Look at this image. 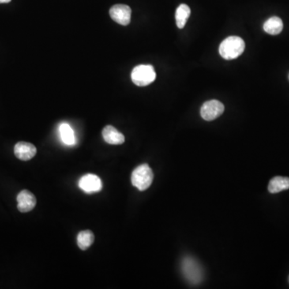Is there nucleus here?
I'll return each mask as SVG.
<instances>
[{"label":"nucleus","mask_w":289,"mask_h":289,"mask_svg":"<svg viewBox=\"0 0 289 289\" xmlns=\"http://www.w3.org/2000/svg\"><path fill=\"white\" fill-rule=\"evenodd\" d=\"M182 275L190 284L197 285L203 281L204 277L203 268L200 262L191 256H186L181 262Z\"/></svg>","instance_id":"1"},{"label":"nucleus","mask_w":289,"mask_h":289,"mask_svg":"<svg viewBox=\"0 0 289 289\" xmlns=\"http://www.w3.org/2000/svg\"><path fill=\"white\" fill-rule=\"evenodd\" d=\"M245 43L242 38L230 36L225 39L219 46V54L225 60H234L245 52Z\"/></svg>","instance_id":"2"},{"label":"nucleus","mask_w":289,"mask_h":289,"mask_svg":"<svg viewBox=\"0 0 289 289\" xmlns=\"http://www.w3.org/2000/svg\"><path fill=\"white\" fill-rule=\"evenodd\" d=\"M154 180V173L147 164H141L133 170L131 175L133 186L143 191L151 186Z\"/></svg>","instance_id":"3"},{"label":"nucleus","mask_w":289,"mask_h":289,"mask_svg":"<svg viewBox=\"0 0 289 289\" xmlns=\"http://www.w3.org/2000/svg\"><path fill=\"white\" fill-rule=\"evenodd\" d=\"M131 78L137 86H147L155 81L156 72L152 65H138L132 71Z\"/></svg>","instance_id":"4"},{"label":"nucleus","mask_w":289,"mask_h":289,"mask_svg":"<svg viewBox=\"0 0 289 289\" xmlns=\"http://www.w3.org/2000/svg\"><path fill=\"white\" fill-rule=\"evenodd\" d=\"M224 112V106L222 102L217 100H211L203 104L201 108L202 117L205 121H213L217 117L223 114Z\"/></svg>","instance_id":"5"},{"label":"nucleus","mask_w":289,"mask_h":289,"mask_svg":"<svg viewBox=\"0 0 289 289\" xmlns=\"http://www.w3.org/2000/svg\"><path fill=\"white\" fill-rule=\"evenodd\" d=\"M131 8L124 4H117L112 7L110 10V17L112 20L121 25L127 26L130 23Z\"/></svg>","instance_id":"6"},{"label":"nucleus","mask_w":289,"mask_h":289,"mask_svg":"<svg viewBox=\"0 0 289 289\" xmlns=\"http://www.w3.org/2000/svg\"><path fill=\"white\" fill-rule=\"evenodd\" d=\"M80 189L88 194L99 192L102 189V182L101 178L95 174H88L83 176L79 181Z\"/></svg>","instance_id":"7"},{"label":"nucleus","mask_w":289,"mask_h":289,"mask_svg":"<svg viewBox=\"0 0 289 289\" xmlns=\"http://www.w3.org/2000/svg\"><path fill=\"white\" fill-rule=\"evenodd\" d=\"M18 210L26 213L32 211L36 205V199L28 189H23L17 196Z\"/></svg>","instance_id":"8"},{"label":"nucleus","mask_w":289,"mask_h":289,"mask_svg":"<svg viewBox=\"0 0 289 289\" xmlns=\"http://www.w3.org/2000/svg\"><path fill=\"white\" fill-rule=\"evenodd\" d=\"M14 152L17 159L22 161H28L35 157L37 150L31 143L20 141L15 146Z\"/></svg>","instance_id":"9"},{"label":"nucleus","mask_w":289,"mask_h":289,"mask_svg":"<svg viewBox=\"0 0 289 289\" xmlns=\"http://www.w3.org/2000/svg\"><path fill=\"white\" fill-rule=\"evenodd\" d=\"M102 136L108 144H121L125 142V136L112 125H106L104 128Z\"/></svg>","instance_id":"10"},{"label":"nucleus","mask_w":289,"mask_h":289,"mask_svg":"<svg viewBox=\"0 0 289 289\" xmlns=\"http://www.w3.org/2000/svg\"><path fill=\"white\" fill-rule=\"evenodd\" d=\"M289 189V178L276 176L274 177L268 184V191L272 194L279 193V192Z\"/></svg>","instance_id":"11"},{"label":"nucleus","mask_w":289,"mask_h":289,"mask_svg":"<svg viewBox=\"0 0 289 289\" xmlns=\"http://www.w3.org/2000/svg\"><path fill=\"white\" fill-rule=\"evenodd\" d=\"M283 28V21L277 16L269 18L264 24V30L269 35H278L281 32Z\"/></svg>","instance_id":"12"},{"label":"nucleus","mask_w":289,"mask_h":289,"mask_svg":"<svg viewBox=\"0 0 289 289\" xmlns=\"http://www.w3.org/2000/svg\"><path fill=\"white\" fill-rule=\"evenodd\" d=\"M190 16V8L186 4H181L175 13L176 24L178 28L182 29L186 25V22Z\"/></svg>","instance_id":"13"},{"label":"nucleus","mask_w":289,"mask_h":289,"mask_svg":"<svg viewBox=\"0 0 289 289\" xmlns=\"http://www.w3.org/2000/svg\"><path fill=\"white\" fill-rule=\"evenodd\" d=\"M94 239L95 237L92 231L89 230L80 231L77 235V245L81 250H87L92 245Z\"/></svg>","instance_id":"14"},{"label":"nucleus","mask_w":289,"mask_h":289,"mask_svg":"<svg viewBox=\"0 0 289 289\" xmlns=\"http://www.w3.org/2000/svg\"><path fill=\"white\" fill-rule=\"evenodd\" d=\"M61 140L68 146H73L76 143L74 132L69 124L63 123L60 126Z\"/></svg>","instance_id":"15"},{"label":"nucleus","mask_w":289,"mask_h":289,"mask_svg":"<svg viewBox=\"0 0 289 289\" xmlns=\"http://www.w3.org/2000/svg\"><path fill=\"white\" fill-rule=\"evenodd\" d=\"M12 0H0V4H8L10 3Z\"/></svg>","instance_id":"16"},{"label":"nucleus","mask_w":289,"mask_h":289,"mask_svg":"<svg viewBox=\"0 0 289 289\" xmlns=\"http://www.w3.org/2000/svg\"><path fill=\"white\" fill-rule=\"evenodd\" d=\"M288 281H289V277H288Z\"/></svg>","instance_id":"17"},{"label":"nucleus","mask_w":289,"mask_h":289,"mask_svg":"<svg viewBox=\"0 0 289 289\" xmlns=\"http://www.w3.org/2000/svg\"><path fill=\"white\" fill-rule=\"evenodd\" d=\"M288 78H289V76H288Z\"/></svg>","instance_id":"18"}]
</instances>
